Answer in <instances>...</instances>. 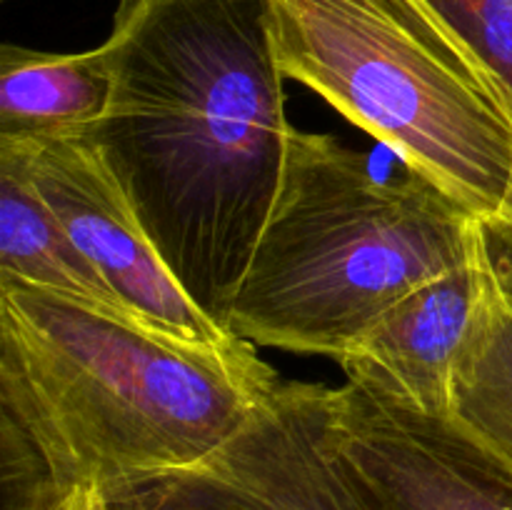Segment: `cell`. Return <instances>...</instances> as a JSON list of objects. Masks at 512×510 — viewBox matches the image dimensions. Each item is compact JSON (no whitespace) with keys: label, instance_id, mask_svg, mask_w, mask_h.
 Wrapping results in <instances>:
<instances>
[{"label":"cell","instance_id":"9a60e30c","mask_svg":"<svg viewBox=\"0 0 512 510\" xmlns=\"http://www.w3.org/2000/svg\"><path fill=\"white\" fill-rule=\"evenodd\" d=\"M88 490H90V488H88ZM83 495H85V490H80V493H78V498H75L73 508H70V510H83Z\"/></svg>","mask_w":512,"mask_h":510},{"label":"cell","instance_id":"52a82bcc","mask_svg":"<svg viewBox=\"0 0 512 510\" xmlns=\"http://www.w3.org/2000/svg\"><path fill=\"white\" fill-rule=\"evenodd\" d=\"M498 280L483 250L390 305L338 360L348 383L395 405L450 418L453 383Z\"/></svg>","mask_w":512,"mask_h":510},{"label":"cell","instance_id":"ba28073f","mask_svg":"<svg viewBox=\"0 0 512 510\" xmlns=\"http://www.w3.org/2000/svg\"><path fill=\"white\" fill-rule=\"evenodd\" d=\"M340 428L383 510H512V480L450 418L345 383Z\"/></svg>","mask_w":512,"mask_h":510},{"label":"cell","instance_id":"3957f363","mask_svg":"<svg viewBox=\"0 0 512 510\" xmlns=\"http://www.w3.org/2000/svg\"><path fill=\"white\" fill-rule=\"evenodd\" d=\"M480 250V220L423 175L380 180L333 135L293 128L225 330L250 345L340 360L390 305Z\"/></svg>","mask_w":512,"mask_h":510},{"label":"cell","instance_id":"5bb4252c","mask_svg":"<svg viewBox=\"0 0 512 510\" xmlns=\"http://www.w3.org/2000/svg\"><path fill=\"white\" fill-rule=\"evenodd\" d=\"M83 510H110V505L105 503V498L100 490L90 488V490H85V495H83Z\"/></svg>","mask_w":512,"mask_h":510},{"label":"cell","instance_id":"7c38bea8","mask_svg":"<svg viewBox=\"0 0 512 510\" xmlns=\"http://www.w3.org/2000/svg\"><path fill=\"white\" fill-rule=\"evenodd\" d=\"M512 98V0H428Z\"/></svg>","mask_w":512,"mask_h":510},{"label":"cell","instance_id":"30bf717a","mask_svg":"<svg viewBox=\"0 0 512 510\" xmlns=\"http://www.w3.org/2000/svg\"><path fill=\"white\" fill-rule=\"evenodd\" d=\"M0 280L35 285L138 320L40 198L23 158L10 145H0Z\"/></svg>","mask_w":512,"mask_h":510},{"label":"cell","instance_id":"4fadbf2b","mask_svg":"<svg viewBox=\"0 0 512 510\" xmlns=\"http://www.w3.org/2000/svg\"><path fill=\"white\" fill-rule=\"evenodd\" d=\"M488 263L505 298L512 303V190L503 208L490 220L480 223Z\"/></svg>","mask_w":512,"mask_h":510},{"label":"cell","instance_id":"8992f818","mask_svg":"<svg viewBox=\"0 0 512 510\" xmlns=\"http://www.w3.org/2000/svg\"><path fill=\"white\" fill-rule=\"evenodd\" d=\"M0 145L18 150L40 198L135 318L198 343L235 338L180 288L90 135Z\"/></svg>","mask_w":512,"mask_h":510},{"label":"cell","instance_id":"9c48e42d","mask_svg":"<svg viewBox=\"0 0 512 510\" xmlns=\"http://www.w3.org/2000/svg\"><path fill=\"white\" fill-rule=\"evenodd\" d=\"M113 75L103 48L85 53H40L0 48V140H40L90 135L108 113Z\"/></svg>","mask_w":512,"mask_h":510},{"label":"cell","instance_id":"8fae6325","mask_svg":"<svg viewBox=\"0 0 512 510\" xmlns=\"http://www.w3.org/2000/svg\"><path fill=\"white\" fill-rule=\"evenodd\" d=\"M450 420L512 480V303L500 285L455 373Z\"/></svg>","mask_w":512,"mask_h":510},{"label":"cell","instance_id":"5b68a950","mask_svg":"<svg viewBox=\"0 0 512 510\" xmlns=\"http://www.w3.org/2000/svg\"><path fill=\"white\" fill-rule=\"evenodd\" d=\"M100 493L110 510H383L345 448L340 388L283 378L213 453Z\"/></svg>","mask_w":512,"mask_h":510},{"label":"cell","instance_id":"277c9868","mask_svg":"<svg viewBox=\"0 0 512 510\" xmlns=\"http://www.w3.org/2000/svg\"><path fill=\"white\" fill-rule=\"evenodd\" d=\"M285 78L485 223L512 190V98L428 0H270Z\"/></svg>","mask_w":512,"mask_h":510},{"label":"cell","instance_id":"7a4b0ae2","mask_svg":"<svg viewBox=\"0 0 512 510\" xmlns=\"http://www.w3.org/2000/svg\"><path fill=\"white\" fill-rule=\"evenodd\" d=\"M278 378L240 338L185 340L0 280V413L68 490H108L205 458Z\"/></svg>","mask_w":512,"mask_h":510},{"label":"cell","instance_id":"6da1fadb","mask_svg":"<svg viewBox=\"0 0 512 510\" xmlns=\"http://www.w3.org/2000/svg\"><path fill=\"white\" fill-rule=\"evenodd\" d=\"M100 48L113 98L90 138L180 288L225 330L293 130L270 0H120Z\"/></svg>","mask_w":512,"mask_h":510}]
</instances>
